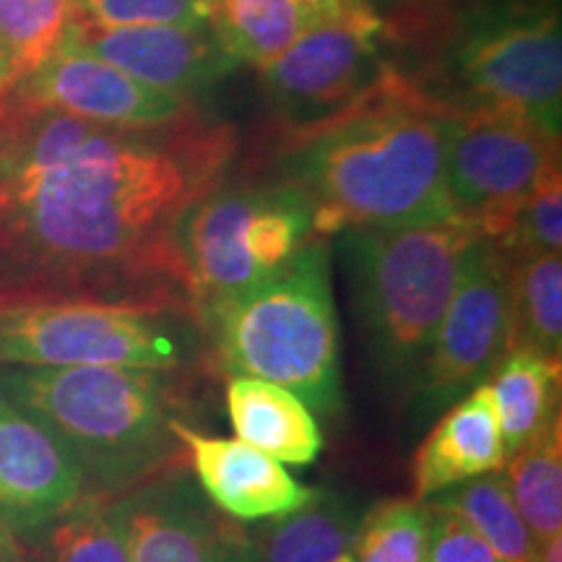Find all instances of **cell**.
<instances>
[{"label": "cell", "mask_w": 562, "mask_h": 562, "mask_svg": "<svg viewBox=\"0 0 562 562\" xmlns=\"http://www.w3.org/2000/svg\"><path fill=\"white\" fill-rule=\"evenodd\" d=\"M235 151V131L203 112L104 128L11 91L0 104V302H108L199 323L180 227Z\"/></svg>", "instance_id": "cell-1"}, {"label": "cell", "mask_w": 562, "mask_h": 562, "mask_svg": "<svg viewBox=\"0 0 562 562\" xmlns=\"http://www.w3.org/2000/svg\"><path fill=\"white\" fill-rule=\"evenodd\" d=\"M456 108L404 76L362 108L286 138L284 180L307 195L321 237L456 216L448 133Z\"/></svg>", "instance_id": "cell-2"}, {"label": "cell", "mask_w": 562, "mask_h": 562, "mask_svg": "<svg viewBox=\"0 0 562 562\" xmlns=\"http://www.w3.org/2000/svg\"><path fill=\"white\" fill-rule=\"evenodd\" d=\"M180 370L0 368V393L79 463L89 497H123L188 463L175 438Z\"/></svg>", "instance_id": "cell-3"}, {"label": "cell", "mask_w": 562, "mask_h": 562, "mask_svg": "<svg viewBox=\"0 0 562 562\" xmlns=\"http://www.w3.org/2000/svg\"><path fill=\"white\" fill-rule=\"evenodd\" d=\"M480 229L463 216L393 229H347L351 305L385 398L409 406L456 279Z\"/></svg>", "instance_id": "cell-4"}, {"label": "cell", "mask_w": 562, "mask_h": 562, "mask_svg": "<svg viewBox=\"0 0 562 562\" xmlns=\"http://www.w3.org/2000/svg\"><path fill=\"white\" fill-rule=\"evenodd\" d=\"M206 334L229 378H261L315 414H339V315L326 237H313L277 277L224 307Z\"/></svg>", "instance_id": "cell-5"}, {"label": "cell", "mask_w": 562, "mask_h": 562, "mask_svg": "<svg viewBox=\"0 0 562 562\" xmlns=\"http://www.w3.org/2000/svg\"><path fill=\"white\" fill-rule=\"evenodd\" d=\"M440 60L451 108L518 115L560 138L562 21L558 0H487L446 26Z\"/></svg>", "instance_id": "cell-6"}, {"label": "cell", "mask_w": 562, "mask_h": 562, "mask_svg": "<svg viewBox=\"0 0 562 562\" xmlns=\"http://www.w3.org/2000/svg\"><path fill=\"white\" fill-rule=\"evenodd\" d=\"M315 232L313 206L292 182H220L188 211L180 250L201 334L224 307L292 263Z\"/></svg>", "instance_id": "cell-7"}, {"label": "cell", "mask_w": 562, "mask_h": 562, "mask_svg": "<svg viewBox=\"0 0 562 562\" xmlns=\"http://www.w3.org/2000/svg\"><path fill=\"white\" fill-rule=\"evenodd\" d=\"M188 315L83 300L0 302V368L182 370L199 357Z\"/></svg>", "instance_id": "cell-8"}, {"label": "cell", "mask_w": 562, "mask_h": 562, "mask_svg": "<svg viewBox=\"0 0 562 562\" xmlns=\"http://www.w3.org/2000/svg\"><path fill=\"white\" fill-rule=\"evenodd\" d=\"M378 13L315 19L271 66L261 68L263 91L286 133L302 136L362 108L396 79L381 50Z\"/></svg>", "instance_id": "cell-9"}, {"label": "cell", "mask_w": 562, "mask_h": 562, "mask_svg": "<svg viewBox=\"0 0 562 562\" xmlns=\"http://www.w3.org/2000/svg\"><path fill=\"white\" fill-rule=\"evenodd\" d=\"M510 351V263L487 237L463 252L451 302L435 331L412 406L419 419L484 385Z\"/></svg>", "instance_id": "cell-10"}, {"label": "cell", "mask_w": 562, "mask_h": 562, "mask_svg": "<svg viewBox=\"0 0 562 562\" xmlns=\"http://www.w3.org/2000/svg\"><path fill=\"white\" fill-rule=\"evenodd\" d=\"M560 161V138L518 115L456 108L448 133V188L456 214L501 240L547 167Z\"/></svg>", "instance_id": "cell-11"}, {"label": "cell", "mask_w": 562, "mask_h": 562, "mask_svg": "<svg viewBox=\"0 0 562 562\" xmlns=\"http://www.w3.org/2000/svg\"><path fill=\"white\" fill-rule=\"evenodd\" d=\"M123 497L131 562H258L250 533L206 501L188 463Z\"/></svg>", "instance_id": "cell-12"}, {"label": "cell", "mask_w": 562, "mask_h": 562, "mask_svg": "<svg viewBox=\"0 0 562 562\" xmlns=\"http://www.w3.org/2000/svg\"><path fill=\"white\" fill-rule=\"evenodd\" d=\"M87 482L68 448L37 417L0 393V518L30 547L79 505Z\"/></svg>", "instance_id": "cell-13"}, {"label": "cell", "mask_w": 562, "mask_h": 562, "mask_svg": "<svg viewBox=\"0 0 562 562\" xmlns=\"http://www.w3.org/2000/svg\"><path fill=\"white\" fill-rule=\"evenodd\" d=\"M11 91L104 128H157L201 112L188 97L146 87L121 68L68 45Z\"/></svg>", "instance_id": "cell-14"}, {"label": "cell", "mask_w": 562, "mask_h": 562, "mask_svg": "<svg viewBox=\"0 0 562 562\" xmlns=\"http://www.w3.org/2000/svg\"><path fill=\"white\" fill-rule=\"evenodd\" d=\"M68 47L121 68L146 87L193 100L237 68L209 30L199 26H100L76 21Z\"/></svg>", "instance_id": "cell-15"}, {"label": "cell", "mask_w": 562, "mask_h": 562, "mask_svg": "<svg viewBox=\"0 0 562 562\" xmlns=\"http://www.w3.org/2000/svg\"><path fill=\"white\" fill-rule=\"evenodd\" d=\"M172 432L186 448L188 467L206 501L232 521L256 524L284 516L315 495L313 487L286 472L284 463L248 442L199 432L182 417L172 422Z\"/></svg>", "instance_id": "cell-16"}, {"label": "cell", "mask_w": 562, "mask_h": 562, "mask_svg": "<svg viewBox=\"0 0 562 562\" xmlns=\"http://www.w3.org/2000/svg\"><path fill=\"white\" fill-rule=\"evenodd\" d=\"M505 446L487 383L448 406L438 425L414 456V501H430L438 492L474 476L501 472Z\"/></svg>", "instance_id": "cell-17"}, {"label": "cell", "mask_w": 562, "mask_h": 562, "mask_svg": "<svg viewBox=\"0 0 562 562\" xmlns=\"http://www.w3.org/2000/svg\"><path fill=\"white\" fill-rule=\"evenodd\" d=\"M227 412L237 440L273 461L305 467L318 459L323 432L315 414L292 391L261 378H229Z\"/></svg>", "instance_id": "cell-18"}, {"label": "cell", "mask_w": 562, "mask_h": 562, "mask_svg": "<svg viewBox=\"0 0 562 562\" xmlns=\"http://www.w3.org/2000/svg\"><path fill=\"white\" fill-rule=\"evenodd\" d=\"M362 516L351 497L315 490L305 505L269 518L252 537L256 558L258 562H355Z\"/></svg>", "instance_id": "cell-19"}, {"label": "cell", "mask_w": 562, "mask_h": 562, "mask_svg": "<svg viewBox=\"0 0 562 562\" xmlns=\"http://www.w3.org/2000/svg\"><path fill=\"white\" fill-rule=\"evenodd\" d=\"M497 412L505 456L521 451L560 419V362L510 349L487 381ZM508 461V459H505Z\"/></svg>", "instance_id": "cell-20"}, {"label": "cell", "mask_w": 562, "mask_h": 562, "mask_svg": "<svg viewBox=\"0 0 562 562\" xmlns=\"http://www.w3.org/2000/svg\"><path fill=\"white\" fill-rule=\"evenodd\" d=\"M313 21L297 0H211L206 24L237 66L266 68Z\"/></svg>", "instance_id": "cell-21"}, {"label": "cell", "mask_w": 562, "mask_h": 562, "mask_svg": "<svg viewBox=\"0 0 562 562\" xmlns=\"http://www.w3.org/2000/svg\"><path fill=\"white\" fill-rule=\"evenodd\" d=\"M26 550L32 562H131L125 497H83Z\"/></svg>", "instance_id": "cell-22"}, {"label": "cell", "mask_w": 562, "mask_h": 562, "mask_svg": "<svg viewBox=\"0 0 562 562\" xmlns=\"http://www.w3.org/2000/svg\"><path fill=\"white\" fill-rule=\"evenodd\" d=\"M425 503L463 518L492 547L501 562H537L539 544L513 503L503 469L453 484Z\"/></svg>", "instance_id": "cell-23"}, {"label": "cell", "mask_w": 562, "mask_h": 562, "mask_svg": "<svg viewBox=\"0 0 562 562\" xmlns=\"http://www.w3.org/2000/svg\"><path fill=\"white\" fill-rule=\"evenodd\" d=\"M510 263V349H529L562 360V256L521 258Z\"/></svg>", "instance_id": "cell-24"}, {"label": "cell", "mask_w": 562, "mask_h": 562, "mask_svg": "<svg viewBox=\"0 0 562 562\" xmlns=\"http://www.w3.org/2000/svg\"><path fill=\"white\" fill-rule=\"evenodd\" d=\"M508 487L537 544L562 533V419L505 461Z\"/></svg>", "instance_id": "cell-25"}, {"label": "cell", "mask_w": 562, "mask_h": 562, "mask_svg": "<svg viewBox=\"0 0 562 562\" xmlns=\"http://www.w3.org/2000/svg\"><path fill=\"white\" fill-rule=\"evenodd\" d=\"M76 21V0H0V58L16 83L68 45Z\"/></svg>", "instance_id": "cell-26"}, {"label": "cell", "mask_w": 562, "mask_h": 562, "mask_svg": "<svg viewBox=\"0 0 562 562\" xmlns=\"http://www.w3.org/2000/svg\"><path fill=\"white\" fill-rule=\"evenodd\" d=\"M430 508L422 501L378 503L362 516L355 562H427Z\"/></svg>", "instance_id": "cell-27"}, {"label": "cell", "mask_w": 562, "mask_h": 562, "mask_svg": "<svg viewBox=\"0 0 562 562\" xmlns=\"http://www.w3.org/2000/svg\"><path fill=\"white\" fill-rule=\"evenodd\" d=\"M508 261L560 252L562 248V167L560 161L539 175L513 216L510 229L492 240Z\"/></svg>", "instance_id": "cell-28"}, {"label": "cell", "mask_w": 562, "mask_h": 562, "mask_svg": "<svg viewBox=\"0 0 562 562\" xmlns=\"http://www.w3.org/2000/svg\"><path fill=\"white\" fill-rule=\"evenodd\" d=\"M79 21L100 26H199L211 0H76Z\"/></svg>", "instance_id": "cell-29"}, {"label": "cell", "mask_w": 562, "mask_h": 562, "mask_svg": "<svg viewBox=\"0 0 562 562\" xmlns=\"http://www.w3.org/2000/svg\"><path fill=\"white\" fill-rule=\"evenodd\" d=\"M383 21L385 37L396 42H425L442 34L451 16V0H368Z\"/></svg>", "instance_id": "cell-30"}, {"label": "cell", "mask_w": 562, "mask_h": 562, "mask_svg": "<svg viewBox=\"0 0 562 562\" xmlns=\"http://www.w3.org/2000/svg\"><path fill=\"white\" fill-rule=\"evenodd\" d=\"M430 508L427 562H501L492 547L456 513Z\"/></svg>", "instance_id": "cell-31"}, {"label": "cell", "mask_w": 562, "mask_h": 562, "mask_svg": "<svg viewBox=\"0 0 562 562\" xmlns=\"http://www.w3.org/2000/svg\"><path fill=\"white\" fill-rule=\"evenodd\" d=\"M313 19H336V16H368L372 5L368 0H297Z\"/></svg>", "instance_id": "cell-32"}, {"label": "cell", "mask_w": 562, "mask_h": 562, "mask_svg": "<svg viewBox=\"0 0 562 562\" xmlns=\"http://www.w3.org/2000/svg\"><path fill=\"white\" fill-rule=\"evenodd\" d=\"M30 552L26 544L13 533L9 526H5L3 518H0V562H9V560H19Z\"/></svg>", "instance_id": "cell-33"}, {"label": "cell", "mask_w": 562, "mask_h": 562, "mask_svg": "<svg viewBox=\"0 0 562 562\" xmlns=\"http://www.w3.org/2000/svg\"><path fill=\"white\" fill-rule=\"evenodd\" d=\"M537 562H562V533L539 544Z\"/></svg>", "instance_id": "cell-34"}, {"label": "cell", "mask_w": 562, "mask_h": 562, "mask_svg": "<svg viewBox=\"0 0 562 562\" xmlns=\"http://www.w3.org/2000/svg\"><path fill=\"white\" fill-rule=\"evenodd\" d=\"M13 87H16V76H13V70L9 68V63L0 58V104L5 102V97L11 94Z\"/></svg>", "instance_id": "cell-35"}, {"label": "cell", "mask_w": 562, "mask_h": 562, "mask_svg": "<svg viewBox=\"0 0 562 562\" xmlns=\"http://www.w3.org/2000/svg\"><path fill=\"white\" fill-rule=\"evenodd\" d=\"M9 562H32V558H30V552H26L24 558H19V560H9Z\"/></svg>", "instance_id": "cell-36"}]
</instances>
